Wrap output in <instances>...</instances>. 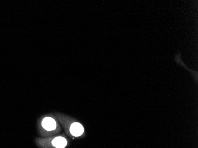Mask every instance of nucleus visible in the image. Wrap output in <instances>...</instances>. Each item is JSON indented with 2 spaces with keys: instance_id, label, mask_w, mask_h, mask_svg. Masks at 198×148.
Wrapping results in <instances>:
<instances>
[{
  "instance_id": "7ed1b4c3",
  "label": "nucleus",
  "mask_w": 198,
  "mask_h": 148,
  "mask_svg": "<svg viewBox=\"0 0 198 148\" xmlns=\"http://www.w3.org/2000/svg\"><path fill=\"white\" fill-rule=\"evenodd\" d=\"M52 143L55 148H64L67 145V141L64 137L60 136L54 139Z\"/></svg>"
},
{
  "instance_id": "f03ea898",
  "label": "nucleus",
  "mask_w": 198,
  "mask_h": 148,
  "mask_svg": "<svg viewBox=\"0 0 198 148\" xmlns=\"http://www.w3.org/2000/svg\"><path fill=\"white\" fill-rule=\"evenodd\" d=\"M70 132L73 136H81L84 133V128L83 126L79 123H74L70 127Z\"/></svg>"
},
{
  "instance_id": "f257e3e1",
  "label": "nucleus",
  "mask_w": 198,
  "mask_h": 148,
  "mask_svg": "<svg viewBox=\"0 0 198 148\" xmlns=\"http://www.w3.org/2000/svg\"><path fill=\"white\" fill-rule=\"evenodd\" d=\"M42 127L48 131L54 130L56 128V123L54 118L46 117L43 118L42 123Z\"/></svg>"
}]
</instances>
